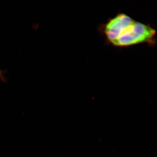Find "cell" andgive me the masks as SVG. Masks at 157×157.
Listing matches in <instances>:
<instances>
[{
	"label": "cell",
	"instance_id": "obj_1",
	"mask_svg": "<svg viewBox=\"0 0 157 157\" xmlns=\"http://www.w3.org/2000/svg\"><path fill=\"white\" fill-rule=\"evenodd\" d=\"M98 29L108 44L121 48L151 43L156 34L155 30L148 25L136 21L123 13L109 18Z\"/></svg>",
	"mask_w": 157,
	"mask_h": 157
},
{
	"label": "cell",
	"instance_id": "obj_2",
	"mask_svg": "<svg viewBox=\"0 0 157 157\" xmlns=\"http://www.w3.org/2000/svg\"><path fill=\"white\" fill-rule=\"evenodd\" d=\"M0 78L3 82H6V78L4 76V72L0 70Z\"/></svg>",
	"mask_w": 157,
	"mask_h": 157
}]
</instances>
